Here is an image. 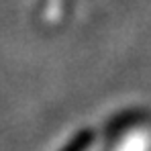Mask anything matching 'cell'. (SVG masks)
I'll use <instances>...</instances> for the list:
<instances>
[{"label":"cell","instance_id":"obj_1","mask_svg":"<svg viewBox=\"0 0 151 151\" xmlns=\"http://www.w3.org/2000/svg\"><path fill=\"white\" fill-rule=\"evenodd\" d=\"M92 141H94V135H92L90 131H82V133L76 135L61 151H88L92 147Z\"/></svg>","mask_w":151,"mask_h":151}]
</instances>
